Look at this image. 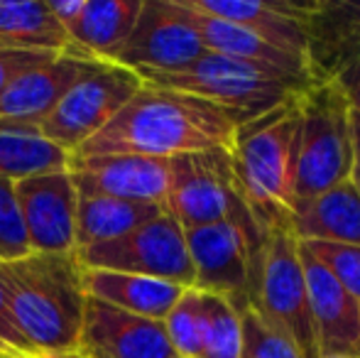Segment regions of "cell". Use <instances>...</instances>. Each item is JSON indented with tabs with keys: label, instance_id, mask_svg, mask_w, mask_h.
Segmentation results:
<instances>
[{
	"label": "cell",
	"instance_id": "cell-1",
	"mask_svg": "<svg viewBox=\"0 0 360 358\" xmlns=\"http://www.w3.org/2000/svg\"><path fill=\"white\" fill-rule=\"evenodd\" d=\"M240 125L236 115L209 101L145 84L113 120L74 155H143L172 160L206 150H231Z\"/></svg>",
	"mask_w": 360,
	"mask_h": 358
},
{
	"label": "cell",
	"instance_id": "cell-2",
	"mask_svg": "<svg viewBox=\"0 0 360 358\" xmlns=\"http://www.w3.org/2000/svg\"><path fill=\"white\" fill-rule=\"evenodd\" d=\"M0 282L18 331L34 356L69 354L79 344L86 307L76 253H27L0 263Z\"/></svg>",
	"mask_w": 360,
	"mask_h": 358
},
{
	"label": "cell",
	"instance_id": "cell-3",
	"mask_svg": "<svg viewBox=\"0 0 360 358\" xmlns=\"http://www.w3.org/2000/svg\"><path fill=\"white\" fill-rule=\"evenodd\" d=\"M297 140L299 98L243 123L228 150L238 194L262 234L289 229L294 209Z\"/></svg>",
	"mask_w": 360,
	"mask_h": 358
},
{
	"label": "cell",
	"instance_id": "cell-4",
	"mask_svg": "<svg viewBox=\"0 0 360 358\" xmlns=\"http://www.w3.org/2000/svg\"><path fill=\"white\" fill-rule=\"evenodd\" d=\"M145 84L196 96L236 115L240 123L294 103L309 87V79L275 67L206 52L179 72H135Z\"/></svg>",
	"mask_w": 360,
	"mask_h": 358
},
{
	"label": "cell",
	"instance_id": "cell-5",
	"mask_svg": "<svg viewBox=\"0 0 360 358\" xmlns=\"http://www.w3.org/2000/svg\"><path fill=\"white\" fill-rule=\"evenodd\" d=\"M353 106L343 89L314 84L299 96L294 206L351 177ZM294 211V209H292Z\"/></svg>",
	"mask_w": 360,
	"mask_h": 358
},
{
	"label": "cell",
	"instance_id": "cell-6",
	"mask_svg": "<svg viewBox=\"0 0 360 358\" xmlns=\"http://www.w3.org/2000/svg\"><path fill=\"white\" fill-rule=\"evenodd\" d=\"M245 307L289 336L304 358H319L299 241L289 229L270 231L257 245L250 263Z\"/></svg>",
	"mask_w": 360,
	"mask_h": 358
},
{
	"label": "cell",
	"instance_id": "cell-7",
	"mask_svg": "<svg viewBox=\"0 0 360 358\" xmlns=\"http://www.w3.org/2000/svg\"><path fill=\"white\" fill-rule=\"evenodd\" d=\"M165 211L184 231L218 221H236L257 229L238 194L228 150H206L172 158Z\"/></svg>",
	"mask_w": 360,
	"mask_h": 358
},
{
	"label": "cell",
	"instance_id": "cell-8",
	"mask_svg": "<svg viewBox=\"0 0 360 358\" xmlns=\"http://www.w3.org/2000/svg\"><path fill=\"white\" fill-rule=\"evenodd\" d=\"M76 255L84 270L130 272L172 282L184 290L194 287L184 229L167 211L120 238L76 250Z\"/></svg>",
	"mask_w": 360,
	"mask_h": 358
},
{
	"label": "cell",
	"instance_id": "cell-9",
	"mask_svg": "<svg viewBox=\"0 0 360 358\" xmlns=\"http://www.w3.org/2000/svg\"><path fill=\"white\" fill-rule=\"evenodd\" d=\"M145 87V82L120 64H103L96 74L81 79L59 106L39 123L42 135L67 155L113 120V115Z\"/></svg>",
	"mask_w": 360,
	"mask_h": 358
},
{
	"label": "cell",
	"instance_id": "cell-10",
	"mask_svg": "<svg viewBox=\"0 0 360 358\" xmlns=\"http://www.w3.org/2000/svg\"><path fill=\"white\" fill-rule=\"evenodd\" d=\"M194 268V290L221 295L240 312L245 307L250 263L265 234L236 221L199 226L184 231Z\"/></svg>",
	"mask_w": 360,
	"mask_h": 358
},
{
	"label": "cell",
	"instance_id": "cell-11",
	"mask_svg": "<svg viewBox=\"0 0 360 358\" xmlns=\"http://www.w3.org/2000/svg\"><path fill=\"white\" fill-rule=\"evenodd\" d=\"M206 54L179 0H143L133 32L113 64L133 72H179Z\"/></svg>",
	"mask_w": 360,
	"mask_h": 358
},
{
	"label": "cell",
	"instance_id": "cell-12",
	"mask_svg": "<svg viewBox=\"0 0 360 358\" xmlns=\"http://www.w3.org/2000/svg\"><path fill=\"white\" fill-rule=\"evenodd\" d=\"M307 69L314 84L348 94L360 79V0H316L307 23Z\"/></svg>",
	"mask_w": 360,
	"mask_h": 358
},
{
	"label": "cell",
	"instance_id": "cell-13",
	"mask_svg": "<svg viewBox=\"0 0 360 358\" xmlns=\"http://www.w3.org/2000/svg\"><path fill=\"white\" fill-rule=\"evenodd\" d=\"M30 253H76V191L67 170L15 181Z\"/></svg>",
	"mask_w": 360,
	"mask_h": 358
},
{
	"label": "cell",
	"instance_id": "cell-14",
	"mask_svg": "<svg viewBox=\"0 0 360 358\" xmlns=\"http://www.w3.org/2000/svg\"><path fill=\"white\" fill-rule=\"evenodd\" d=\"M76 354L86 358H179L167 339L165 321L130 314L86 297Z\"/></svg>",
	"mask_w": 360,
	"mask_h": 358
},
{
	"label": "cell",
	"instance_id": "cell-15",
	"mask_svg": "<svg viewBox=\"0 0 360 358\" xmlns=\"http://www.w3.org/2000/svg\"><path fill=\"white\" fill-rule=\"evenodd\" d=\"M67 172L79 196H113L165 206L169 189V160L143 155H69Z\"/></svg>",
	"mask_w": 360,
	"mask_h": 358
},
{
	"label": "cell",
	"instance_id": "cell-16",
	"mask_svg": "<svg viewBox=\"0 0 360 358\" xmlns=\"http://www.w3.org/2000/svg\"><path fill=\"white\" fill-rule=\"evenodd\" d=\"M319 356L360 358V302L299 243Z\"/></svg>",
	"mask_w": 360,
	"mask_h": 358
},
{
	"label": "cell",
	"instance_id": "cell-17",
	"mask_svg": "<svg viewBox=\"0 0 360 358\" xmlns=\"http://www.w3.org/2000/svg\"><path fill=\"white\" fill-rule=\"evenodd\" d=\"M186 8L257 32L307 59V23L316 0H181Z\"/></svg>",
	"mask_w": 360,
	"mask_h": 358
},
{
	"label": "cell",
	"instance_id": "cell-18",
	"mask_svg": "<svg viewBox=\"0 0 360 358\" xmlns=\"http://www.w3.org/2000/svg\"><path fill=\"white\" fill-rule=\"evenodd\" d=\"M103 64L110 62L81 59L67 52L57 54L49 62L25 72L0 94V118L39 125L69 94V89L96 74Z\"/></svg>",
	"mask_w": 360,
	"mask_h": 358
},
{
	"label": "cell",
	"instance_id": "cell-19",
	"mask_svg": "<svg viewBox=\"0 0 360 358\" xmlns=\"http://www.w3.org/2000/svg\"><path fill=\"white\" fill-rule=\"evenodd\" d=\"M289 231L297 241L360 245V191L351 177L294 206Z\"/></svg>",
	"mask_w": 360,
	"mask_h": 358
},
{
	"label": "cell",
	"instance_id": "cell-20",
	"mask_svg": "<svg viewBox=\"0 0 360 358\" xmlns=\"http://www.w3.org/2000/svg\"><path fill=\"white\" fill-rule=\"evenodd\" d=\"M143 0H86L79 20L67 30L64 52L94 62H115L133 32Z\"/></svg>",
	"mask_w": 360,
	"mask_h": 358
},
{
	"label": "cell",
	"instance_id": "cell-21",
	"mask_svg": "<svg viewBox=\"0 0 360 358\" xmlns=\"http://www.w3.org/2000/svg\"><path fill=\"white\" fill-rule=\"evenodd\" d=\"M181 8L189 13V20H191V25H194L196 34H199L206 52L245 59V62L267 64V67H275V69H280V72L294 74V77H304L311 82L309 69H307V59L304 57H297V54L277 47L275 42L260 37L257 32L238 27V25L226 23V20H216V18H209V15L196 13V10L186 8L184 3H181Z\"/></svg>",
	"mask_w": 360,
	"mask_h": 358
},
{
	"label": "cell",
	"instance_id": "cell-22",
	"mask_svg": "<svg viewBox=\"0 0 360 358\" xmlns=\"http://www.w3.org/2000/svg\"><path fill=\"white\" fill-rule=\"evenodd\" d=\"M84 287L86 297L157 321H165L176 300L184 295V287L172 282L113 270H84Z\"/></svg>",
	"mask_w": 360,
	"mask_h": 358
},
{
	"label": "cell",
	"instance_id": "cell-23",
	"mask_svg": "<svg viewBox=\"0 0 360 358\" xmlns=\"http://www.w3.org/2000/svg\"><path fill=\"white\" fill-rule=\"evenodd\" d=\"M165 214L162 204H143L113 196H79L76 209V250L115 241L147 221Z\"/></svg>",
	"mask_w": 360,
	"mask_h": 358
},
{
	"label": "cell",
	"instance_id": "cell-24",
	"mask_svg": "<svg viewBox=\"0 0 360 358\" xmlns=\"http://www.w3.org/2000/svg\"><path fill=\"white\" fill-rule=\"evenodd\" d=\"M69 155L42 135L39 125L0 118V177L25 179L67 170Z\"/></svg>",
	"mask_w": 360,
	"mask_h": 358
},
{
	"label": "cell",
	"instance_id": "cell-25",
	"mask_svg": "<svg viewBox=\"0 0 360 358\" xmlns=\"http://www.w3.org/2000/svg\"><path fill=\"white\" fill-rule=\"evenodd\" d=\"M69 37L47 0H0V47L64 52Z\"/></svg>",
	"mask_w": 360,
	"mask_h": 358
},
{
	"label": "cell",
	"instance_id": "cell-26",
	"mask_svg": "<svg viewBox=\"0 0 360 358\" xmlns=\"http://www.w3.org/2000/svg\"><path fill=\"white\" fill-rule=\"evenodd\" d=\"M240 312L231 300L201 292V358H240Z\"/></svg>",
	"mask_w": 360,
	"mask_h": 358
},
{
	"label": "cell",
	"instance_id": "cell-27",
	"mask_svg": "<svg viewBox=\"0 0 360 358\" xmlns=\"http://www.w3.org/2000/svg\"><path fill=\"white\" fill-rule=\"evenodd\" d=\"M167 339L179 358H201V292L184 290L165 317Z\"/></svg>",
	"mask_w": 360,
	"mask_h": 358
},
{
	"label": "cell",
	"instance_id": "cell-28",
	"mask_svg": "<svg viewBox=\"0 0 360 358\" xmlns=\"http://www.w3.org/2000/svg\"><path fill=\"white\" fill-rule=\"evenodd\" d=\"M243 326V346L240 358H304L289 336L267 324L255 309L243 307L240 309Z\"/></svg>",
	"mask_w": 360,
	"mask_h": 358
},
{
	"label": "cell",
	"instance_id": "cell-29",
	"mask_svg": "<svg viewBox=\"0 0 360 358\" xmlns=\"http://www.w3.org/2000/svg\"><path fill=\"white\" fill-rule=\"evenodd\" d=\"M302 243V241H299ZM316 263L336 277L338 285H343L360 302V245L343 243H323V241H307L302 243Z\"/></svg>",
	"mask_w": 360,
	"mask_h": 358
},
{
	"label": "cell",
	"instance_id": "cell-30",
	"mask_svg": "<svg viewBox=\"0 0 360 358\" xmlns=\"http://www.w3.org/2000/svg\"><path fill=\"white\" fill-rule=\"evenodd\" d=\"M30 253L27 234L15 199V181L0 177V263Z\"/></svg>",
	"mask_w": 360,
	"mask_h": 358
},
{
	"label": "cell",
	"instance_id": "cell-31",
	"mask_svg": "<svg viewBox=\"0 0 360 358\" xmlns=\"http://www.w3.org/2000/svg\"><path fill=\"white\" fill-rule=\"evenodd\" d=\"M62 52H44V49H13L0 47V94L25 72L49 62Z\"/></svg>",
	"mask_w": 360,
	"mask_h": 358
},
{
	"label": "cell",
	"instance_id": "cell-32",
	"mask_svg": "<svg viewBox=\"0 0 360 358\" xmlns=\"http://www.w3.org/2000/svg\"><path fill=\"white\" fill-rule=\"evenodd\" d=\"M0 354L8 356H22V358H34L32 346L25 341V336L18 331L10 314L8 307V295H5V287L0 282Z\"/></svg>",
	"mask_w": 360,
	"mask_h": 358
},
{
	"label": "cell",
	"instance_id": "cell-33",
	"mask_svg": "<svg viewBox=\"0 0 360 358\" xmlns=\"http://www.w3.org/2000/svg\"><path fill=\"white\" fill-rule=\"evenodd\" d=\"M353 167H351V181L360 191V110L353 108Z\"/></svg>",
	"mask_w": 360,
	"mask_h": 358
},
{
	"label": "cell",
	"instance_id": "cell-34",
	"mask_svg": "<svg viewBox=\"0 0 360 358\" xmlns=\"http://www.w3.org/2000/svg\"><path fill=\"white\" fill-rule=\"evenodd\" d=\"M348 98H351V106H353V108H358V110H360V79L356 82V87L348 91Z\"/></svg>",
	"mask_w": 360,
	"mask_h": 358
},
{
	"label": "cell",
	"instance_id": "cell-35",
	"mask_svg": "<svg viewBox=\"0 0 360 358\" xmlns=\"http://www.w3.org/2000/svg\"><path fill=\"white\" fill-rule=\"evenodd\" d=\"M34 358H86V356L76 354V351H69V354H42V356H34Z\"/></svg>",
	"mask_w": 360,
	"mask_h": 358
},
{
	"label": "cell",
	"instance_id": "cell-36",
	"mask_svg": "<svg viewBox=\"0 0 360 358\" xmlns=\"http://www.w3.org/2000/svg\"><path fill=\"white\" fill-rule=\"evenodd\" d=\"M0 358H22V356H8V354H0Z\"/></svg>",
	"mask_w": 360,
	"mask_h": 358
},
{
	"label": "cell",
	"instance_id": "cell-37",
	"mask_svg": "<svg viewBox=\"0 0 360 358\" xmlns=\"http://www.w3.org/2000/svg\"><path fill=\"white\" fill-rule=\"evenodd\" d=\"M319 358H346V356H319Z\"/></svg>",
	"mask_w": 360,
	"mask_h": 358
}]
</instances>
